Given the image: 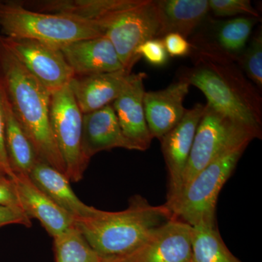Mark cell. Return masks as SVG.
<instances>
[{"mask_svg": "<svg viewBox=\"0 0 262 262\" xmlns=\"http://www.w3.org/2000/svg\"><path fill=\"white\" fill-rule=\"evenodd\" d=\"M10 225L31 227L32 220L18 207L0 206V228Z\"/></svg>", "mask_w": 262, "mask_h": 262, "instance_id": "cell-29", "label": "cell"}, {"mask_svg": "<svg viewBox=\"0 0 262 262\" xmlns=\"http://www.w3.org/2000/svg\"><path fill=\"white\" fill-rule=\"evenodd\" d=\"M162 39L168 56H189L192 51V46L188 42L187 38L177 33L166 34Z\"/></svg>", "mask_w": 262, "mask_h": 262, "instance_id": "cell-28", "label": "cell"}, {"mask_svg": "<svg viewBox=\"0 0 262 262\" xmlns=\"http://www.w3.org/2000/svg\"><path fill=\"white\" fill-rule=\"evenodd\" d=\"M0 32H1V26H0Z\"/></svg>", "mask_w": 262, "mask_h": 262, "instance_id": "cell-34", "label": "cell"}, {"mask_svg": "<svg viewBox=\"0 0 262 262\" xmlns=\"http://www.w3.org/2000/svg\"><path fill=\"white\" fill-rule=\"evenodd\" d=\"M172 218L165 204L153 206L142 196L134 195L126 209H98L94 216L76 220L75 227L101 257L117 258L134 252L153 231Z\"/></svg>", "mask_w": 262, "mask_h": 262, "instance_id": "cell-2", "label": "cell"}, {"mask_svg": "<svg viewBox=\"0 0 262 262\" xmlns=\"http://www.w3.org/2000/svg\"><path fill=\"white\" fill-rule=\"evenodd\" d=\"M3 177H5L4 174L2 173L1 170H0V178H3Z\"/></svg>", "mask_w": 262, "mask_h": 262, "instance_id": "cell-33", "label": "cell"}, {"mask_svg": "<svg viewBox=\"0 0 262 262\" xmlns=\"http://www.w3.org/2000/svg\"><path fill=\"white\" fill-rule=\"evenodd\" d=\"M0 40L51 95L70 84L75 77L60 48L34 39L0 35Z\"/></svg>", "mask_w": 262, "mask_h": 262, "instance_id": "cell-9", "label": "cell"}, {"mask_svg": "<svg viewBox=\"0 0 262 262\" xmlns=\"http://www.w3.org/2000/svg\"><path fill=\"white\" fill-rule=\"evenodd\" d=\"M56 262H103L75 226L53 237Z\"/></svg>", "mask_w": 262, "mask_h": 262, "instance_id": "cell-24", "label": "cell"}, {"mask_svg": "<svg viewBox=\"0 0 262 262\" xmlns=\"http://www.w3.org/2000/svg\"><path fill=\"white\" fill-rule=\"evenodd\" d=\"M139 0H43L22 3L25 8L42 13H61L105 24L114 14L138 3Z\"/></svg>", "mask_w": 262, "mask_h": 262, "instance_id": "cell-18", "label": "cell"}, {"mask_svg": "<svg viewBox=\"0 0 262 262\" xmlns=\"http://www.w3.org/2000/svg\"><path fill=\"white\" fill-rule=\"evenodd\" d=\"M136 54L139 58H144L148 63L155 67H163L168 61L169 56L163 39L158 38L143 43L138 48Z\"/></svg>", "mask_w": 262, "mask_h": 262, "instance_id": "cell-27", "label": "cell"}, {"mask_svg": "<svg viewBox=\"0 0 262 262\" xmlns=\"http://www.w3.org/2000/svg\"><path fill=\"white\" fill-rule=\"evenodd\" d=\"M204 110L205 105L201 103L187 110L182 120L160 140L168 173V194L165 203L167 207L173 204L182 190L184 171Z\"/></svg>", "mask_w": 262, "mask_h": 262, "instance_id": "cell-10", "label": "cell"}, {"mask_svg": "<svg viewBox=\"0 0 262 262\" xmlns=\"http://www.w3.org/2000/svg\"><path fill=\"white\" fill-rule=\"evenodd\" d=\"M29 177L56 204L77 220L91 218L97 213V208L84 204L76 195L67 176L48 164L37 161Z\"/></svg>", "mask_w": 262, "mask_h": 262, "instance_id": "cell-19", "label": "cell"}, {"mask_svg": "<svg viewBox=\"0 0 262 262\" xmlns=\"http://www.w3.org/2000/svg\"><path fill=\"white\" fill-rule=\"evenodd\" d=\"M103 262H120L117 258H104Z\"/></svg>", "mask_w": 262, "mask_h": 262, "instance_id": "cell-32", "label": "cell"}, {"mask_svg": "<svg viewBox=\"0 0 262 262\" xmlns=\"http://www.w3.org/2000/svg\"><path fill=\"white\" fill-rule=\"evenodd\" d=\"M194 68L182 80L195 86L212 108L261 136V99L230 61L196 54Z\"/></svg>", "mask_w": 262, "mask_h": 262, "instance_id": "cell-3", "label": "cell"}, {"mask_svg": "<svg viewBox=\"0 0 262 262\" xmlns=\"http://www.w3.org/2000/svg\"><path fill=\"white\" fill-rule=\"evenodd\" d=\"M0 206L20 208L14 184L8 177L0 178Z\"/></svg>", "mask_w": 262, "mask_h": 262, "instance_id": "cell-31", "label": "cell"}, {"mask_svg": "<svg viewBox=\"0 0 262 262\" xmlns=\"http://www.w3.org/2000/svg\"><path fill=\"white\" fill-rule=\"evenodd\" d=\"M0 94L5 117V141L7 155L15 175H30L39 161L32 143L15 116L3 86Z\"/></svg>", "mask_w": 262, "mask_h": 262, "instance_id": "cell-22", "label": "cell"}, {"mask_svg": "<svg viewBox=\"0 0 262 262\" xmlns=\"http://www.w3.org/2000/svg\"><path fill=\"white\" fill-rule=\"evenodd\" d=\"M248 145L242 144L226 151L196 174L168 207L173 218L192 227H214L221 190L233 173Z\"/></svg>", "mask_w": 262, "mask_h": 262, "instance_id": "cell-5", "label": "cell"}, {"mask_svg": "<svg viewBox=\"0 0 262 262\" xmlns=\"http://www.w3.org/2000/svg\"><path fill=\"white\" fill-rule=\"evenodd\" d=\"M258 20L253 17H238L217 22L213 43H204L199 46L198 53L227 61H237L246 48L253 26Z\"/></svg>", "mask_w": 262, "mask_h": 262, "instance_id": "cell-21", "label": "cell"}, {"mask_svg": "<svg viewBox=\"0 0 262 262\" xmlns=\"http://www.w3.org/2000/svg\"><path fill=\"white\" fill-rule=\"evenodd\" d=\"M192 227L191 262H244L229 251L215 226Z\"/></svg>", "mask_w": 262, "mask_h": 262, "instance_id": "cell-23", "label": "cell"}, {"mask_svg": "<svg viewBox=\"0 0 262 262\" xmlns=\"http://www.w3.org/2000/svg\"><path fill=\"white\" fill-rule=\"evenodd\" d=\"M133 74L123 70L89 76H75L69 85L82 115L112 104L129 83Z\"/></svg>", "mask_w": 262, "mask_h": 262, "instance_id": "cell-15", "label": "cell"}, {"mask_svg": "<svg viewBox=\"0 0 262 262\" xmlns=\"http://www.w3.org/2000/svg\"><path fill=\"white\" fill-rule=\"evenodd\" d=\"M243 70L248 77L260 89H262V35L261 32L256 33L249 46L245 48L237 58Z\"/></svg>", "mask_w": 262, "mask_h": 262, "instance_id": "cell-25", "label": "cell"}, {"mask_svg": "<svg viewBox=\"0 0 262 262\" xmlns=\"http://www.w3.org/2000/svg\"><path fill=\"white\" fill-rule=\"evenodd\" d=\"M50 122L66 176L70 182H80L89 161L82 152V113L69 84L51 95Z\"/></svg>", "mask_w": 262, "mask_h": 262, "instance_id": "cell-7", "label": "cell"}, {"mask_svg": "<svg viewBox=\"0 0 262 262\" xmlns=\"http://www.w3.org/2000/svg\"><path fill=\"white\" fill-rule=\"evenodd\" d=\"M189 86L187 81L180 79L166 89L145 92L144 113L153 139L160 140L182 120L187 111L184 101L189 93Z\"/></svg>", "mask_w": 262, "mask_h": 262, "instance_id": "cell-14", "label": "cell"}, {"mask_svg": "<svg viewBox=\"0 0 262 262\" xmlns=\"http://www.w3.org/2000/svg\"><path fill=\"white\" fill-rule=\"evenodd\" d=\"M159 29L155 1L139 0L110 19L104 36L113 45L123 68L131 72L140 60L136 54L138 48L146 41L158 38Z\"/></svg>", "mask_w": 262, "mask_h": 262, "instance_id": "cell-8", "label": "cell"}, {"mask_svg": "<svg viewBox=\"0 0 262 262\" xmlns=\"http://www.w3.org/2000/svg\"><path fill=\"white\" fill-rule=\"evenodd\" d=\"M0 170L5 177L13 180L15 175L10 167L5 141V117L3 101L0 94Z\"/></svg>", "mask_w": 262, "mask_h": 262, "instance_id": "cell-30", "label": "cell"}, {"mask_svg": "<svg viewBox=\"0 0 262 262\" xmlns=\"http://www.w3.org/2000/svg\"><path fill=\"white\" fill-rule=\"evenodd\" d=\"M12 181L20 208L31 220L39 221L52 237H56L75 225L77 219L56 204L29 176L16 175Z\"/></svg>", "mask_w": 262, "mask_h": 262, "instance_id": "cell-13", "label": "cell"}, {"mask_svg": "<svg viewBox=\"0 0 262 262\" xmlns=\"http://www.w3.org/2000/svg\"><path fill=\"white\" fill-rule=\"evenodd\" d=\"M146 77L144 72L133 74L126 88L112 103L124 136L138 151L149 149L153 139L144 113Z\"/></svg>", "mask_w": 262, "mask_h": 262, "instance_id": "cell-12", "label": "cell"}, {"mask_svg": "<svg viewBox=\"0 0 262 262\" xmlns=\"http://www.w3.org/2000/svg\"><path fill=\"white\" fill-rule=\"evenodd\" d=\"M77 77L123 70L113 45L106 36L82 39L60 48Z\"/></svg>", "mask_w": 262, "mask_h": 262, "instance_id": "cell-16", "label": "cell"}, {"mask_svg": "<svg viewBox=\"0 0 262 262\" xmlns=\"http://www.w3.org/2000/svg\"><path fill=\"white\" fill-rule=\"evenodd\" d=\"M0 84L38 160L65 174L50 122L51 94L0 40ZM66 175V174H65Z\"/></svg>", "mask_w": 262, "mask_h": 262, "instance_id": "cell-1", "label": "cell"}, {"mask_svg": "<svg viewBox=\"0 0 262 262\" xmlns=\"http://www.w3.org/2000/svg\"><path fill=\"white\" fill-rule=\"evenodd\" d=\"M261 137L206 103L196 128L181 192L196 174L220 155L242 144H249L253 139Z\"/></svg>", "mask_w": 262, "mask_h": 262, "instance_id": "cell-6", "label": "cell"}, {"mask_svg": "<svg viewBox=\"0 0 262 262\" xmlns=\"http://www.w3.org/2000/svg\"><path fill=\"white\" fill-rule=\"evenodd\" d=\"M155 4L160 24L158 39L170 33L187 38L210 11L208 0H158Z\"/></svg>", "mask_w": 262, "mask_h": 262, "instance_id": "cell-20", "label": "cell"}, {"mask_svg": "<svg viewBox=\"0 0 262 262\" xmlns=\"http://www.w3.org/2000/svg\"><path fill=\"white\" fill-rule=\"evenodd\" d=\"M1 36L34 39L60 48L70 43L104 36L99 24L61 13H42L21 2L0 1Z\"/></svg>", "mask_w": 262, "mask_h": 262, "instance_id": "cell-4", "label": "cell"}, {"mask_svg": "<svg viewBox=\"0 0 262 262\" xmlns=\"http://www.w3.org/2000/svg\"><path fill=\"white\" fill-rule=\"evenodd\" d=\"M209 8L217 17L244 15L259 18L257 10L249 0H210Z\"/></svg>", "mask_w": 262, "mask_h": 262, "instance_id": "cell-26", "label": "cell"}, {"mask_svg": "<svg viewBox=\"0 0 262 262\" xmlns=\"http://www.w3.org/2000/svg\"><path fill=\"white\" fill-rule=\"evenodd\" d=\"M82 148L89 162L100 151L115 148L136 150L124 136L112 104L82 115Z\"/></svg>", "mask_w": 262, "mask_h": 262, "instance_id": "cell-17", "label": "cell"}, {"mask_svg": "<svg viewBox=\"0 0 262 262\" xmlns=\"http://www.w3.org/2000/svg\"><path fill=\"white\" fill-rule=\"evenodd\" d=\"M193 227L172 218L153 231L134 252L120 262H191Z\"/></svg>", "mask_w": 262, "mask_h": 262, "instance_id": "cell-11", "label": "cell"}]
</instances>
